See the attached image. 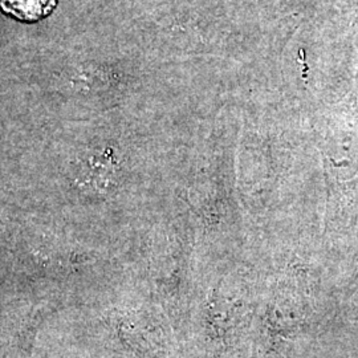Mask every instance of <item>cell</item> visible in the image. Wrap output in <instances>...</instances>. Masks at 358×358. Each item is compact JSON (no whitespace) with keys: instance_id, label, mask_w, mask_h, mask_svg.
Masks as SVG:
<instances>
[{"instance_id":"cell-1","label":"cell","mask_w":358,"mask_h":358,"mask_svg":"<svg viewBox=\"0 0 358 358\" xmlns=\"http://www.w3.org/2000/svg\"><path fill=\"white\" fill-rule=\"evenodd\" d=\"M56 6V0H1L3 10L19 20L36 22L47 17Z\"/></svg>"}]
</instances>
